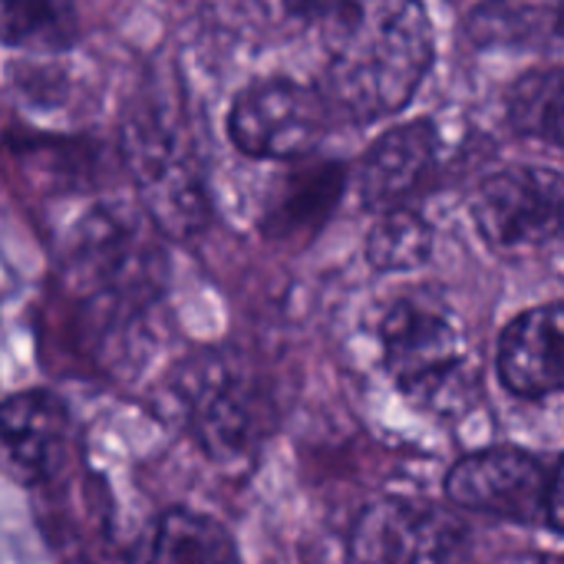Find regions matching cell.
Segmentation results:
<instances>
[{
    "instance_id": "cell-1",
    "label": "cell",
    "mask_w": 564,
    "mask_h": 564,
    "mask_svg": "<svg viewBox=\"0 0 564 564\" xmlns=\"http://www.w3.org/2000/svg\"><path fill=\"white\" fill-rule=\"evenodd\" d=\"M324 23L321 93L354 126L403 112L433 69L436 33L423 0H350Z\"/></svg>"
},
{
    "instance_id": "cell-2",
    "label": "cell",
    "mask_w": 564,
    "mask_h": 564,
    "mask_svg": "<svg viewBox=\"0 0 564 564\" xmlns=\"http://www.w3.org/2000/svg\"><path fill=\"white\" fill-rule=\"evenodd\" d=\"M119 155L132 175L142 212L162 235L185 241L208 225L212 202L188 119L162 86L126 109Z\"/></svg>"
},
{
    "instance_id": "cell-3",
    "label": "cell",
    "mask_w": 564,
    "mask_h": 564,
    "mask_svg": "<svg viewBox=\"0 0 564 564\" xmlns=\"http://www.w3.org/2000/svg\"><path fill=\"white\" fill-rule=\"evenodd\" d=\"M383 360L397 387L436 413L463 410L479 387L476 347L463 317L426 294L400 297L380 327Z\"/></svg>"
},
{
    "instance_id": "cell-4",
    "label": "cell",
    "mask_w": 564,
    "mask_h": 564,
    "mask_svg": "<svg viewBox=\"0 0 564 564\" xmlns=\"http://www.w3.org/2000/svg\"><path fill=\"white\" fill-rule=\"evenodd\" d=\"M159 228L149 215H135L122 205L93 208L66 245L63 268L69 281L112 304H139L162 288V251L155 245Z\"/></svg>"
},
{
    "instance_id": "cell-5",
    "label": "cell",
    "mask_w": 564,
    "mask_h": 564,
    "mask_svg": "<svg viewBox=\"0 0 564 564\" xmlns=\"http://www.w3.org/2000/svg\"><path fill=\"white\" fill-rule=\"evenodd\" d=\"M334 109L317 86L294 79H261L245 86L228 106L225 129L248 159L304 162L327 139Z\"/></svg>"
},
{
    "instance_id": "cell-6",
    "label": "cell",
    "mask_w": 564,
    "mask_h": 564,
    "mask_svg": "<svg viewBox=\"0 0 564 564\" xmlns=\"http://www.w3.org/2000/svg\"><path fill=\"white\" fill-rule=\"evenodd\" d=\"M473 221L496 251L564 245V175L545 165H509L482 178Z\"/></svg>"
},
{
    "instance_id": "cell-7",
    "label": "cell",
    "mask_w": 564,
    "mask_h": 564,
    "mask_svg": "<svg viewBox=\"0 0 564 564\" xmlns=\"http://www.w3.org/2000/svg\"><path fill=\"white\" fill-rule=\"evenodd\" d=\"M466 529L420 499L370 502L347 539V564H463Z\"/></svg>"
},
{
    "instance_id": "cell-8",
    "label": "cell",
    "mask_w": 564,
    "mask_h": 564,
    "mask_svg": "<svg viewBox=\"0 0 564 564\" xmlns=\"http://www.w3.org/2000/svg\"><path fill=\"white\" fill-rule=\"evenodd\" d=\"M449 169V149L443 129L433 119H413L387 129L360 159L357 188L360 202L373 212L410 208L443 182Z\"/></svg>"
},
{
    "instance_id": "cell-9",
    "label": "cell",
    "mask_w": 564,
    "mask_h": 564,
    "mask_svg": "<svg viewBox=\"0 0 564 564\" xmlns=\"http://www.w3.org/2000/svg\"><path fill=\"white\" fill-rule=\"evenodd\" d=\"M549 486L542 463L516 446H492L463 456L446 476L453 506L529 525L549 509Z\"/></svg>"
},
{
    "instance_id": "cell-10",
    "label": "cell",
    "mask_w": 564,
    "mask_h": 564,
    "mask_svg": "<svg viewBox=\"0 0 564 564\" xmlns=\"http://www.w3.org/2000/svg\"><path fill=\"white\" fill-rule=\"evenodd\" d=\"M178 400L192 436L208 453H241L258 436L251 390L221 360L192 367L178 383Z\"/></svg>"
},
{
    "instance_id": "cell-11",
    "label": "cell",
    "mask_w": 564,
    "mask_h": 564,
    "mask_svg": "<svg viewBox=\"0 0 564 564\" xmlns=\"http://www.w3.org/2000/svg\"><path fill=\"white\" fill-rule=\"evenodd\" d=\"M496 367L516 397L564 393V301L519 314L499 340Z\"/></svg>"
},
{
    "instance_id": "cell-12",
    "label": "cell",
    "mask_w": 564,
    "mask_h": 564,
    "mask_svg": "<svg viewBox=\"0 0 564 564\" xmlns=\"http://www.w3.org/2000/svg\"><path fill=\"white\" fill-rule=\"evenodd\" d=\"M0 430L7 473L20 486H36L56 469L66 446L69 416L59 397L46 390H23L3 403Z\"/></svg>"
},
{
    "instance_id": "cell-13",
    "label": "cell",
    "mask_w": 564,
    "mask_h": 564,
    "mask_svg": "<svg viewBox=\"0 0 564 564\" xmlns=\"http://www.w3.org/2000/svg\"><path fill=\"white\" fill-rule=\"evenodd\" d=\"M466 36L482 50L564 56V0H482L466 17Z\"/></svg>"
},
{
    "instance_id": "cell-14",
    "label": "cell",
    "mask_w": 564,
    "mask_h": 564,
    "mask_svg": "<svg viewBox=\"0 0 564 564\" xmlns=\"http://www.w3.org/2000/svg\"><path fill=\"white\" fill-rule=\"evenodd\" d=\"M347 188V165L344 162H304L301 169H294L271 212H268V235L274 238H291L297 231H314L321 228V221L334 212V205L340 202Z\"/></svg>"
},
{
    "instance_id": "cell-15",
    "label": "cell",
    "mask_w": 564,
    "mask_h": 564,
    "mask_svg": "<svg viewBox=\"0 0 564 564\" xmlns=\"http://www.w3.org/2000/svg\"><path fill=\"white\" fill-rule=\"evenodd\" d=\"M149 564H238V552L215 519L172 509L152 532Z\"/></svg>"
},
{
    "instance_id": "cell-16",
    "label": "cell",
    "mask_w": 564,
    "mask_h": 564,
    "mask_svg": "<svg viewBox=\"0 0 564 564\" xmlns=\"http://www.w3.org/2000/svg\"><path fill=\"white\" fill-rule=\"evenodd\" d=\"M509 126L564 152V63L519 76L506 93Z\"/></svg>"
},
{
    "instance_id": "cell-17",
    "label": "cell",
    "mask_w": 564,
    "mask_h": 564,
    "mask_svg": "<svg viewBox=\"0 0 564 564\" xmlns=\"http://www.w3.org/2000/svg\"><path fill=\"white\" fill-rule=\"evenodd\" d=\"M79 36L73 0H3V46L63 53Z\"/></svg>"
},
{
    "instance_id": "cell-18",
    "label": "cell",
    "mask_w": 564,
    "mask_h": 564,
    "mask_svg": "<svg viewBox=\"0 0 564 564\" xmlns=\"http://www.w3.org/2000/svg\"><path fill=\"white\" fill-rule=\"evenodd\" d=\"M433 254V225L416 208H393L367 235V261L377 271H413Z\"/></svg>"
},
{
    "instance_id": "cell-19",
    "label": "cell",
    "mask_w": 564,
    "mask_h": 564,
    "mask_svg": "<svg viewBox=\"0 0 564 564\" xmlns=\"http://www.w3.org/2000/svg\"><path fill=\"white\" fill-rule=\"evenodd\" d=\"M545 519L555 532L564 535V459L558 463V469L552 473V486H549V509Z\"/></svg>"
},
{
    "instance_id": "cell-20",
    "label": "cell",
    "mask_w": 564,
    "mask_h": 564,
    "mask_svg": "<svg viewBox=\"0 0 564 564\" xmlns=\"http://www.w3.org/2000/svg\"><path fill=\"white\" fill-rule=\"evenodd\" d=\"M344 3H350V0H281V7H284L291 17H314V20L330 17V13L340 10Z\"/></svg>"
}]
</instances>
